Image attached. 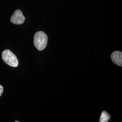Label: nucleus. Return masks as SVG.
<instances>
[{
    "label": "nucleus",
    "instance_id": "5",
    "mask_svg": "<svg viewBox=\"0 0 122 122\" xmlns=\"http://www.w3.org/2000/svg\"><path fill=\"white\" fill-rule=\"evenodd\" d=\"M110 118V116L106 111H103L100 116V122H108Z\"/></svg>",
    "mask_w": 122,
    "mask_h": 122
},
{
    "label": "nucleus",
    "instance_id": "7",
    "mask_svg": "<svg viewBox=\"0 0 122 122\" xmlns=\"http://www.w3.org/2000/svg\"><path fill=\"white\" fill-rule=\"evenodd\" d=\"M15 122H19V121H15Z\"/></svg>",
    "mask_w": 122,
    "mask_h": 122
},
{
    "label": "nucleus",
    "instance_id": "3",
    "mask_svg": "<svg viewBox=\"0 0 122 122\" xmlns=\"http://www.w3.org/2000/svg\"><path fill=\"white\" fill-rule=\"evenodd\" d=\"M25 20V17L20 10H16L10 18V21L15 25H21Z\"/></svg>",
    "mask_w": 122,
    "mask_h": 122
},
{
    "label": "nucleus",
    "instance_id": "2",
    "mask_svg": "<svg viewBox=\"0 0 122 122\" xmlns=\"http://www.w3.org/2000/svg\"><path fill=\"white\" fill-rule=\"evenodd\" d=\"M2 58L6 64L12 67H16L19 64L16 56L8 49L5 50L2 52Z\"/></svg>",
    "mask_w": 122,
    "mask_h": 122
},
{
    "label": "nucleus",
    "instance_id": "4",
    "mask_svg": "<svg viewBox=\"0 0 122 122\" xmlns=\"http://www.w3.org/2000/svg\"><path fill=\"white\" fill-rule=\"evenodd\" d=\"M111 59L113 63L116 65L122 66V52L120 51H116L113 52L110 56Z\"/></svg>",
    "mask_w": 122,
    "mask_h": 122
},
{
    "label": "nucleus",
    "instance_id": "6",
    "mask_svg": "<svg viewBox=\"0 0 122 122\" xmlns=\"http://www.w3.org/2000/svg\"><path fill=\"white\" fill-rule=\"evenodd\" d=\"M3 91H4V89L3 87L0 85V97L1 96V95H2L3 93Z\"/></svg>",
    "mask_w": 122,
    "mask_h": 122
},
{
    "label": "nucleus",
    "instance_id": "1",
    "mask_svg": "<svg viewBox=\"0 0 122 122\" xmlns=\"http://www.w3.org/2000/svg\"><path fill=\"white\" fill-rule=\"evenodd\" d=\"M48 40V36L43 31L36 32L34 36V45L36 48L39 51H42L46 48Z\"/></svg>",
    "mask_w": 122,
    "mask_h": 122
}]
</instances>
